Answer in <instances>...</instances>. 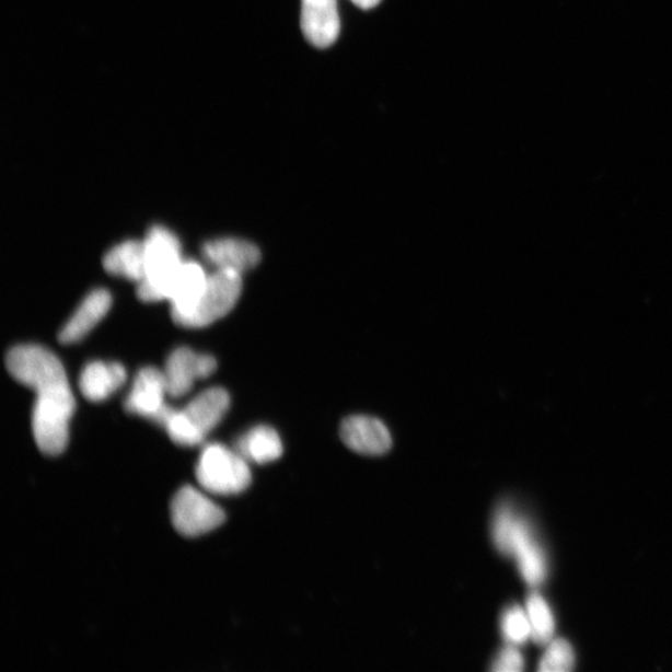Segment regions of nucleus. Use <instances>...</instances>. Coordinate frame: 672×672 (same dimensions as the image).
<instances>
[{
	"instance_id": "8",
	"label": "nucleus",
	"mask_w": 672,
	"mask_h": 672,
	"mask_svg": "<svg viewBox=\"0 0 672 672\" xmlns=\"http://www.w3.org/2000/svg\"><path fill=\"white\" fill-rule=\"evenodd\" d=\"M171 520L178 534L196 538L221 526L225 513L202 493L185 486L172 499Z\"/></svg>"
},
{
	"instance_id": "20",
	"label": "nucleus",
	"mask_w": 672,
	"mask_h": 672,
	"mask_svg": "<svg viewBox=\"0 0 672 672\" xmlns=\"http://www.w3.org/2000/svg\"><path fill=\"white\" fill-rule=\"evenodd\" d=\"M503 638L510 645L519 647L532 638L531 623L525 610L519 605L508 607L501 619Z\"/></svg>"
},
{
	"instance_id": "22",
	"label": "nucleus",
	"mask_w": 672,
	"mask_h": 672,
	"mask_svg": "<svg viewBox=\"0 0 672 672\" xmlns=\"http://www.w3.org/2000/svg\"><path fill=\"white\" fill-rule=\"evenodd\" d=\"M524 669V658L514 645L505 648L494 661L495 672H521Z\"/></svg>"
},
{
	"instance_id": "5",
	"label": "nucleus",
	"mask_w": 672,
	"mask_h": 672,
	"mask_svg": "<svg viewBox=\"0 0 672 672\" xmlns=\"http://www.w3.org/2000/svg\"><path fill=\"white\" fill-rule=\"evenodd\" d=\"M196 478L208 494L232 496L251 486L248 461L221 443L207 444L196 467Z\"/></svg>"
},
{
	"instance_id": "3",
	"label": "nucleus",
	"mask_w": 672,
	"mask_h": 672,
	"mask_svg": "<svg viewBox=\"0 0 672 672\" xmlns=\"http://www.w3.org/2000/svg\"><path fill=\"white\" fill-rule=\"evenodd\" d=\"M32 426L36 447L48 456H59L69 442V425L76 413V397L69 381L36 390Z\"/></svg>"
},
{
	"instance_id": "18",
	"label": "nucleus",
	"mask_w": 672,
	"mask_h": 672,
	"mask_svg": "<svg viewBox=\"0 0 672 672\" xmlns=\"http://www.w3.org/2000/svg\"><path fill=\"white\" fill-rule=\"evenodd\" d=\"M237 452L247 461L265 465L281 456L283 443L276 430L268 426H257L239 441Z\"/></svg>"
},
{
	"instance_id": "7",
	"label": "nucleus",
	"mask_w": 672,
	"mask_h": 672,
	"mask_svg": "<svg viewBox=\"0 0 672 672\" xmlns=\"http://www.w3.org/2000/svg\"><path fill=\"white\" fill-rule=\"evenodd\" d=\"M5 367L18 383L36 390L67 381L59 358L40 345H20L7 354Z\"/></svg>"
},
{
	"instance_id": "21",
	"label": "nucleus",
	"mask_w": 672,
	"mask_h": 672,
	"mask_svg": "<svg viewBox=\"0 0 672 672\" xmlns=\"http://www.w3.org/2000/svg\"><path fill=\"white\" fill-rule=\"evenodd\" d=\"M576 665L575 650L565 639L552 640L541 659V672H567Z\"/></svg>"
},
{
	"instance_id": "10",
	"label": "nucleus",
	"mask_w": 672,
	"mask_h": 672,
	"mask_svg": "<svg viewBox=\"0 0 672 672\" xmlns=\"http://www.w3.org/2000/svg\"><path fill=\"white\" fill-rule=\"evenodd\" d=\"M169 395L165 372L157 368H143L136 375L134 386L125 402V410L157 421L165 407Z\"/></svg>"
},
{
	"instance_id": "11",
	"label": "nucleus",
	"mask_w": 672,
	"mask_h": 672,
	"mask_svg": "<svg viewBox=\"0 0 672 672\" xmlns=\"http://www.w3.org/2000/svg\"><path fill=\"white\" fill-rule=\"evenodd\" d=\"M302 31L315 48H329L340 33L336 0H302Z\"/></svg>"
},
{
	"instance_id": "16",
	"label": "nucleus",
	"mask_w": 672,
	"mask_h": 672,
	"mask_svg": "<svg viewBox=\"0 0 672 672\" xmlns=\"http://www.w3.org/2000/svg\"><path fill=\"white\" fill-rule=\"evenodd\" d=\"M127 372L120 362L92 361L81 371V394L93 403L105 402L125 383Z\"/></svg>"
},
{
	"instance_id": "15",
	"label": "nucleus",
	"mask_w": 672,
	"mask_h": 672,
	"mask_svg": "<svg viewBox=\"0 0 672 672\" xmlns=\"http://www.w3.org/2000/svg\"><path fill=\"white\" fill-rule=\"evenodd\" d=\"M208 276L201 265L195 260H184L172 277L167 288L171 303V316L184 314L194 308L202 294Z\"/></svg>"
},
{
	"instance_id": "4",
	"label": "nucleus",
	"mask_w": 672,
	"mask_h": 672,
	"mask_svg": "<svg viewBox=\"0 0 672 672\" xmlns=\"http://www.w3.org/2000/svg\"><path fill=\"white\" fill-rule=\"evenodd\" d=\"M144 248L147 265L138 297L144 303L166 301L170 281L184 262L179 240L165 227L154 225L144 240Z\"/></svg>"
},
{
	"instance_id": "23",
	"label": "nucleus",
	"mask_w": 672,
	"mask_h": 672,
	"mask_svg": "<svg viewBox=\"0 0 672 672\" xmlns=\"http://www.w3.org/2000/svg\"><path fill=\"white\" fill-rule=\"evenodd\" d=\"M351 2L357 7L364 9V11H368V9L376 7L381 0H351Z\"/></svg>"
},
{
	"instance_id": "13",
	"label": "nucleus",
	"mask_w": 672,
	"mask_h": 672,
	"mask_svg": "<svg viewBox=\"0 0 672 672\" xmlns=\"http://www.w3.org/2000/svg\"><path fill=\"white\" fill-rule=\"evenodd\" d=\"M113 304L112 293L106 289H96L88 294L78 306L74 314L59 333V341L63 345L81 341L103 321Z\"/></svg>"
},
{
	"instance_id": "14",
	"label": "nucleus",
	"mask_w": 672,
	"mask_h": 672,
	"mask_svg": "<svg viewBox=\"0 0 672 672\" xmlns=\"http://www.w3.org/2000/svg\"><path fill=\"white\" fill-rule=\"evenodd\" d=\"M205 258L217 269L239 271L243 275L260 262L256 244L239 239H220L204 244Z\"/></svg>"
},
{
	"instance_id": "19",
	"label": "nucleus",
	"mask_w": 672,
	"mask_h": 672,
	"mask_svg": "<svg viewBox=\"0 0 672 672\" xmlns=\"http://www.w3.org/2000/svg\"><path fill=\"white\" fill-rule=\"evenodd\" d=\"M526 615L531 623L532 639L537 644H549L556 633V621L546 599L538 593H532L526 598Z\"/></svg>"
},
{
	"instance_id": "17",
	"label": "nucleus",
	"mask_w": 672,
	"mask_h": 672,
	"mask_svg": "<svg viewBox=\"0 0 672 672\" xmlns=\"http://www.w3.org/2000/svg\"><path fill=\"white\" fill-rule=\"evenodd\" d=\"M147 265V248L144 241H126L108 251L103 259V266L108 275L138 281L144 277Z\"/></svg>"
},
{
	"instance_id": "1",
	"label": "nucleus",
	"mask_w": 672,
	"mask_h": 672,
	"mask_svg": "<svg viewBox=\"0 0 672 672\" xmlns=\"http://www.w3.org/2000/svg\"><path fill=\"white\" fill-rule=\"evenodd\" d=\"M231 405L230 394L212 387L196 396L183 410L166 406L157 422L178 447L195 448L222 421Z\"/></svg>"
},
{
	"instance_id": "12",
	"label": "nucleus",
	"mask_w": 672,
	"mask_h": 672,
	"mask_svg": "<svg viewBox=\"0 0 672 672\" xmlns=\"http://www.w3.org/2000/svg\"><path fill=\"white\" fill-rule=\"evenodd\" d=\"M340 435L348 448L364 455H384L393 444L386 426L369 416L348 417L341 424Z\"/></svg>"
},
{
	"instance_id": "9",
	"label": "nucleus",
	"mask_w": 672,
	"mask_h": 672,
	"mask_svg": "<svg viewBox=\"0 0 672 672\" xmlns=\"http://www.w3.org/2000/svg\"><path fill=\"white\" fill-rule=\"evenodd\" d=\"M217 369V361L207 354H197L193 349L181 347L171 352L166 361L165 378L169 396L178 398L190 392L197 380L211 376Z\"/></svg>"
},
{
	"instance_id": "2",
	"label": "nucleus",
	"mask_w": 672,
	"mask_h": 672,
	"mask_svg": "<svg viewBox=\"0 0 672 672\" xmlns=\"http://www.w3.org/2000/svg\"><path fill=\"white\" fill-rule=\"evenodd\" d=\"M493 537L496 547L506 556H512L519 565L522 578L531 587H538L547 578L548 565L537 537L529 521L517 514L511 506L498 508Z\"/></svg>"
},
{
	"instance_id": "6",
	"label": "nucleus",
	"mask_w": 672,
	"mask_h": 672,
	"mask_svg": "<svg viewBox=\"0 0 672 672\" xmlns=\"http://www.w3.org/2000/svg\"><path fill=\"white\" fill-rule=\"evenodd\" d=\"M242 287L239 271L217 269L208 276L204 292L194 308L184 314L172 315V321L184 328H205L230 314L239 302Z\"/></svg>"
}]
</instances>
